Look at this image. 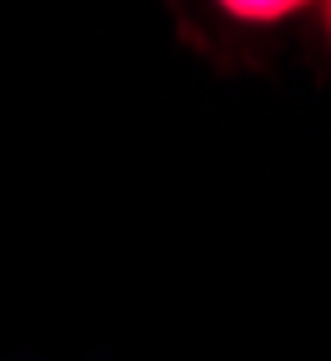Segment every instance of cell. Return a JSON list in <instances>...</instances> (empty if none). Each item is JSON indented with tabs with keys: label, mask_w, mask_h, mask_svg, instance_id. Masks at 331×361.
<instances>
[{
	"label": "cell",
	"mask_w": 331,
	"mask_h": 361,
	"mask_svg": "<svg viewBox=\"0 0 331 361\" xmlns=\"http://www.w3.org/2000/svg\"><path fill=\"white\" fill-rule=\"evenodd\" d=\"M301 6L296 0H271V6H251V0H226L221 16L236 20V25H256V30H271V25H287Z\"/></svg>",
	"instance_id": "6da1fadb"
},
{
	"label": "cell",
	"mask_w": 331,
	"mask_h": 361,
	"mask_svg": "<svg viewBox=\"0 0 331 361\" xmlns=\"http://www.w3.org/2000/svg\"><path fill=\"white\" fill-rule=\"evenodd\" d=\"M321 30H326V40H331V6L321 11Z\"/></svg>",
	"instance_id": "7a4b0ae2"
}]
</instances>
